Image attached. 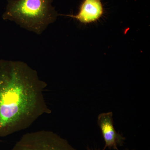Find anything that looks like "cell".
<instances>
[{
    "mask_svg": "<svg viewBox=\"0 0 150 150\" xmlns=\"http://www.w3.org/2000/svg\"><path fill=\"white\" fill-rule=\"evenodd\" d=\"M12 150H76L53 131L40 130L23 135Z\"/></svg>",
    "mask_w": 150,
    "mask_h": 150,
    "instance_id": "3",
    "label": "cell"
},
{
    "mask_svg": "<svg viewBox=\"0 0 150 150\" xmlns=\"http://www.w3.org/2000/svg\"><path fill=\"white\" fill-rule=\"evenodd\" d=\"M87 150H93L91 149H90L89 148H87Z\"/></svg>",
    "mask_w": 150,
    "mask_h": 150,
    "instance_id": "6",
    "label": "cell"
},
{
    "mask_svg": "<svg viewBox=\"0 0 150 150\" xmlns=\"http://www.w3.org/2000/svg\"><path fill=\"white\" fill-rule=\"evenodd\" d=\"M52 2L53 0H8L3 18L41 35L59 16Z\"/></svg>",
    "mask_w": 150,
    "mask_h": 150,
    "instance_id": "2",
    "label": "cell"
},
{
    "mask_svg": "<svg viewBox=\"0 0 150 150\" xmlns=\"http://www.w3.org/2000/svg\"><path fill=\"white\" fill-rule=\"evenodd\" d=\"M103 13V7L100 0H84L77 14L67 16L86 24L98 20Z\"/></svg>",
    "mask_w": 150,
    "mask_h": 150,
    "instance_id": "5",
    "label": "cell"
},
{
    "mask_svg": "<svg viewBox=\"0 0 150 150\" xmlns=\"http://www.w3.org/2000/svg\"><path fill=\"white\" fill-rule=\"evenodd\" d=\"M97 122L105 143L103 150H105L107 148L118 150V146H123L126 138L118 133L114 128L112 112L100 114Z\"/></svg>",
    "mask_w": 150,
    "mask_h": 150,
    "instance_id": "4",
    "label": "cell"
},
{
    "mask_svg": "<svg viewBox=\"0 0 150 150\" xmlns=\"http://www.w3.org/2000/svg\"><path fill=\"white\" fill-rule=\"evenodd\" d=\"M125 150H129V149H125Z\"/></svg>",
    "mask_w": 150,
    "mask_h": 150,
    "instance_id": "7",
    "label": "cell"
},
{
    "mask_svg": "<svg viewBox=\"0 0 150 150\" xmlns=\"http://www.w3.org/2000/svg\"><path fill=\"white\" fill-rule=\"evenodd\" d=\"M37 72L21 61L0 60V137L27 129L51 113Z\"/></svg>",
    "mask_w": 150,
    "mask_h": 150,
    "instance_id": "1",
    "label": "cell"
}]
</instances>
